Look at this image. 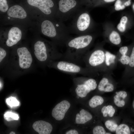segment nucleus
<instances>
[{"mask_svg": "<svg viewBox=\"0 0 134 134\" xmlns=\"http://www.w3.org/2000/svg\"><path fill=\"white\" fill-rule=\"evenodd\" d=\"M122 2L120 0H117L114 6L115 9L116 11L123 10L125 8V5H122Z\"/></svg>", "mask_w": 134, "mask_h": 134, "instance_id": "obj_31", "label": "nucleus"}, {"mask_svg": "<svg viewBox=\"0 0 134 134\" xmlns=\"http://www.w3.org/2000/svg\"><path fill=\"white\" fill-rule=\"evenodd\" d=\"M127 17L126 16L122 17L120 19V23L117 26L118 29L120 32H123L125 30L126 25L128 21Z\"/></svg>", "mask_w": 134, "mask_h": 134, "instance_id": "obj_22", "label": "nucleus"}, {"mask_svg": "<svg viewBox=\"0 0 134 134\" xmlns=\"http://www.w3.org/2000/svg\"><path fill=\"white\" fill-rule=\"evenodd\" d=\"M7 14L10 17L20 19L25 18L27 16L26 12L24 9L17 5L10 7L8 10Z\"/></svg>", "mask_w": 134, "mask_h": 134, "instance_id": "obj_13", "label": "nucleus"}, {"mask_svg": "<svg viewBox=\"0 0 134 134\" xmlns=\"http://www.w3.org/2000/svg\"><path fill=\"white\" fill-rule=\"evenodd\" d=\"M84 81V83L90 87L91 91L95 90L97 87L96 81L94 79L90 78L86 79Z\"/></svg>", "mask_w": 134, "mask_h": 134, "instance_id": "obj_24", "label": "nucleus"}, {"mask_svg": "<svg viewBox=\"0 0 134 134\" xmlns=\"http://www.w3.org/2000/svg\"><path fill=\"white\" fill-rule=\"evenodd\" d=\"M18 63L19 67L23 69L29 68L33 61L32 55L28 49L25 47L18 48L17 50Z\"/></svg>", "mask_w": 134, "mask_h": 134, "instance_id": "obj_9", "label": "nucleus"}, {"mask_svg": "<svg viewBox=\"0 0 134 134\" xmlns=\"http://www.w3.org/2000/svg\"><path fill=\"white\" fill-rule=\"evenodd\" d=\"M128 49V48L127 46H122L119 49V52L121 55H127Z\"/></svg>", "mask_w": 134, "mask_h": 134, "instance_id": "obj_34", "label": "nucleus"}, {"mask_svg": "<svg viewBox=\"0 0 134 134\" xmlns=\"http://www.w3.org/2000/svg\"><path fill=\"white\" fill-rule=\"evenodd\" d=\"M115 0H104L105 2H111L114 1Z\"/></svg>", "mask_w": 134, "mask_h": 134, "instance_id": "obj_38", "label": "nucleus"}, {"mask_svg": "<svg viewBox=\"0 0 134 134\" xmlns=\"http://www.w3.org/2000/svg\"><path fill=\"white\" fill-rule=\"evenodd\" d=\"M33 127L39 134H50L53 129L50 123L43 120L35 122L33 125Z\"/></svg>", "mask_w": 134, "mask_h": 134, "instance_id": "obj_12", "label": "nucleus"}, {"mask_svg": "<svg viewBox=\"0 0 134 134\" xmlns=\"http://www.w3.org/2000/svg\"><path fill=\"white\" fill-rule=\"evenodd\" d=\"M103 101V99L101 97L95 95L93 97L89 100V104L91 107L94 108L101 105Z\"/></svg>", "mask_w": 134, "mask_h": 134, "instance_id": "obj_17", "label": "nucleus"}, {"mask_svg": "<svg viewBox=\"0 0 134 134\" xmlns=\"http://www.w3.org/2000/svg\"><path fill=\"white\" fill-rule=\"evenodd\" d=\"M34 54L40 62L48 66L55 60L62 59L63 54L51 44L41 40L37 41L34 46Z\"/></svg>", "mask_w": 134, "mask_h": 134, "instance_id": "obj_3", "label": "nucleus"}, {"mask_svg": "<svg viewBox=\"0 0 134 134\" xmlns=\"http://www.w3.org/2000/svg\"><path fill=\"white\" fill-rule=\"evenodd\" d=\"M7 104L11 107L18 106L19 105V102L14 97H10L7 99L6 100Z\"/></svg>", "mask_w": 134, "mask_h": 134, "instance_id": "obj_26", "label": "nucleus"}, {"mask_svg": "<svg viewBox=\"0 0 134 134\" xmlns=\"http://www.w3.org/2000/svg\"><path fill=\"white\" fill-rule=\"evenodd\" d=\"M57 8L56 16L63 22L71 18L84 5L83 0H57Z\"/></svg>", "mask_w": 134, "mask_h": 134, "instance_id": "obj_4", "label": "nucleus"}, {"mask_svg": "<svg viewBox=\"0 0 134 134\" xmlns=\"http://www.w3.org/2000/svg\"><path fill=\"white\" fill-rule=\"evenodd\" d=\"M94 36L89 34L70 37L66 42V49L62 59L78 64L82 58L94 39Z\"/></svg>", "mask_w": 134, "mask_h": 134, "instance_id": "obj_1", "label": "nucleus"}, {"mask_svg": "<svg viewBox=\"0 0 134 134\" xmlns=\"http://www.w3.org/2000/svg\"><path fill=\"white\" fill-rule=\"evenodd\" d=\"M94 134H105L106 131L104 128L102 126H98L94 127L93 130Z\"/></svg>", "mask_w": 134, "mask_h": 134, "instance_id": "obj_28", "label": "nucleus"}, {"mask_svg": "<svg viewBox=\"0 0 134 134\" xmlns=\"http://www.w3.org/2000/svg\"><path fill=\"white\" fill-rule=\"evenodd\" d=\"M22 36L21 31L19 28L16 27L11 28L8 33L6 45L10 47L16 44L21 39Z\"/></svg>", "mask_w": 134, "mask_h": 134, "instance_id": "obj_11", "label": "nucleus"}, {"mask_svg": "<svg viewBox=\"0 0 134 134\" xmlns=\"http://www.w3.org/2000/svg\"><path fill=\"white\" fill-rule=\"evenodd\" d=\"M9 134H15V133L14 132H11Z\"/></svg>", "mask_w": 134, "mask_h": 134, "instance_id": "obj_39", "label": "nucleus"}, {"mask_svg": "<svg viewBox=\"0 0 134 134\" xmlns=\"http://www.w3.org/2000/svg\"><path fill=\"white\" fill-rule=\"evenodd\" d=\"M131 130L132 131H134V129H132V128H131Z\"/></svg>", "mask_w": 134, "mask_h": 134, "instance_id": "obj_41", "label": "nucleus"}, {"mask_svg": "<svg viewBox=\"0 0 134 134\" xmlns=\"http://www.w3.org/2000/svg\"><path fill=\"white\" fill-rule=\"evenodd\" d=\"M130 60V57L127 55H121L120 57L119 61L123 65H128Z\"/></svg>", "mask_w": 134, "mask_h": 134, "instance_id": "obj_29", "label": "nucleus"}, {"mask_svg": "<svg viewBox=\"0 0 134 134\" xmlns=\"http://www.w3.org/2000/svg\"><path fill=\"white\" fill-rule=\"evenodd\" d=\"M101 111L104 117H106L108 115L109 117H112L115 113V110L112 106L109 105L103 107Z\"/></svg>", "mask_w": 134, "mask_h": 134, "instance_id": "obj_18", "label": "nucleus"}, {"mask_svg": "<svg viewBox=\"0 0 134 134\" xmlns=\"http://www.w3.org/2000/svg\"><path fill=\"white\" fill-rule=\"evenodd\" d=\"M133 7L134 9V5L133 6Z\"/></svg>", "mask_w": 134, "mask_h": 134, "instance_id": "obj_42", "label": "nucleus"}, {"mask_svg": "<svg viewBox=\"0 0 134 134\" xmlns=\"http://www.w3.org/2000/svg\"><path fill=\"white\" fill-rule=\"evenodd\" d=\"M6 52L5 50L1 47L0 48V62L2 61L6 56Z\"/></svg>", "mask_w": 134, "mask_h": 134, "instance_id": "obj_33", "label": "nucleus"}, {"mask_svg": "<svg viewBox=\"0 0 134 134\" xmlns=\"http://www.w3.org/2000/svg\"><path fill=\"white\" fill-rule=\"evenodd\" d=\"M49 66L67 73L79 74L85 75L97 73L86 67H83L77 64L63 60L54 61Z\"/></svg>", "mask_w": 134, "mask_h": 134, "instance_id": "obj_6", "label": "nucleus"}, {"mask_svg": "<svg viewBox=\"0 0 134 134\" xmlns=\"http://www.w3.org/2000/svg\"><path fill=\"white\" fill-rule=\"evenodd\" d=\"M98 88V90L100 91L111 92L113 91L114 86L112 84L109 82L107 78L104 77L100 82Z\"/></svg>", "mask_w": 134, "mask_h": 134, "instance_id": "obj_15", "label": "nucleus"}, {"mask_svg": "<svg viewBox=\"0 0 134 134\" xmlns=\"http://www.w3.org/2000/svg\"><path fill=\"white\" fill-rule=\"evenodd\" d=\"M92 118V115L90 112L82 109L79 113H77L76 114L75 121L77 124H84L91 120Z\"/></svg>", "mask_w": 134, "mask_h": 134, "instance_id": "obj_14", "label": "nucleus"}, {"mask_svg": "<svg viewBox=\"0 0 134 134\" xmlns=\"http://www.w3.org/2000/svg\"><path fill=\"white\" fill-rule=\"evenodd\" d=\"M116 95L118 97L124 99L127 97V93L124 91H121L117 92Z\"/></svg>", "mask_w": 134, "mask_h": 134, "instance_id": "obj_35", "label": "nucleus"}, {"mask_svg": "<svg viewBox=\"0 0 134 134\" xmlns=\"http://www.w3.org/2000/svg\"><path fill=\"white\" fill-rule=\"evenodd\" d=\"M115 133L116 134H130L131 132L127 125L125 124H121L118 126Z\"/></svg>", "mask_w": 134, "mask_h": 134, "instance_id": "obj_21", "label": "nucleus"}, {"mask_svg": "<svg viewBox=\"0 0 134 134\" xmlns=\"http://www.w3.org/2000/svg\"><path fill=\"white\" fill-rule=\"evenodd\" d=\"M116 56L110 52L107 51L105 52V62L107 67L110 66L114 63L116 59Z\"/></svg>", "mask_w": 134, "mask_h": 134, "instance_id": "obj_20", "label": "nucleus"}, {"mask_svg": "<svg viewBox=\"0 0 134 134\" xmlns=\"http://www.w3.org/2000/svg\"><path fill=\"white\" fill-rule=\"evenodd\" d=\"M131 4V2L129 0L125 2L124 3V5L126 6H127L130 5Z\"/></svg>", "mask_w": 134, "mask_h": 134, "instance_id": "obj_37", "label": "nucleus"}, {"mask_svg": "<svg viewBox=\"0 0 134 134\" xmlns=\"http://www.w3.org/2000/svg\"><path fill=\"white\" fill-rule=\"evenodd\" d=\"M133 106L134 108V100L133 102Z\"/></svg>", "mask_w": 134, "mask_h": 134, "instance_id": "obj_40", "label": "nucleus"}, {"mask_svg": "<svg viewBox=\"0 0 134 134\" xmlns=\"http://www.w3.org/2000/svg\"><path fill=\"white\" fill-rule=\"evenodd\" d=\"M70 106V104L68 101L65 100L62 101L53 109L52 112V116L58 121L63 120Z\"/></svg>", "mask_w": 134, "mask_h": 134, "instance_id": "obj_10", "label": "nucleus"}, {"mask_svg": "<svg viewBox=\"0 0 134 134\" xmlns=\"http://www.w3.org/2000/svg\"><path fill=\"white\" fill-rule=\"evenodd\" d=\"M66 134H78V133L75 130H70L67 131L65 133Z\"/></svg>", "mask_w": 134, "mask_h": 134, "instance_id": "obj_36", "label": "nucleus"}, {"mask_svg": "<svg viewBox=\"0 0 134 134\" xmlns=\"http://www.w3.org/2000/svg\"><path fill=\"white\" fill-rule=\"evenodd\" d=\"M105 52L102 50L96 48L87 52L82 58L87 68L97 73L105 62Z\"/></svg>", "mask_w": 134, "mask_h": 134, "instance_id": "obj_7", "label": "nucleus"}, {"mask_svg": "<svg viewBox=\"0 0 134 134\" xmlns=\"http://www.w3.org/2000/svg\"><path fill=\"white\" fill-rule=\"evenodd\" d=\"M5 119L7 121L18 120L19 118L18 115L11 111L6 112L4 115Z\"/></svg>", "mask_w": 134, "mask_h": 134, "instance_id": "obj_23", "label": "nucleus"}, {"mask_svg": "<svg viewBox=\"0 0 134 134\" xmlns=\"http://www.w3.org/2000/svg\"><path fill=\"white\" fill-rule=\"evenodd\" d=\"M109 40L111 43L114 44L118 45L121 41V39L119 34L116 32L112 31L110 34Z\"/></svg>", "mask_w": 134, "mask_h": 134, "instance_id": "obj_19", "label": "nucleus"}, {"mask_svg": "<svg viewBox=\"0 0 134 134\" xmlns=\"http://www.w3.org/2000/svg\"><path fill=\"white\" fill-rule=\"evenodd\" d=\"M8 8L6 0H0V10L2 12L6 11Z\"/></svg>", "mask_w": 134, "mask_h": 134, "instance_id": "obj_30", "label": "nucleus"}, {"mask_svg": "<svg viewBox=\"0 0 134 134\" xmlns=\"http://www.w3.org/2000/svg\"><path fill=\"white\" fill-rule=\"evenodd\" d=\"M130 60L129 64V66L131 67H134V46L133 48L132 52L130 56Z\"/></svg>", "mask_w": 134, "mask_h": 134, "instance_id": "obj_32", "label": "nucleus"}, {"mask_svg": "<svg viewBox=\"0 0 134 134\" xmlns=\"http://www.w3.org/2000/svg\"><path fill=\"white\" fill-rule=\"evenodd\" d=\"M81 83L77 84L75 89L77 95L82 98L85 97L91 91L90 87L82 81Z\"/></svg>", "mask_w": 134, "mask_h": 134, "instance_id": "obj_16", "label": "nucleus"}, {"mask_svg": "<svg viewBox=\"0 0 134 134\" xmlns=\"http://www.w3.org/2000/svg\"><path fill=\"white\" fill-rule=\"evenodd\" d=\"M29 4L38 8L44 15L56 16L57 8V1L53 0H27Z\"/></svg>", "mask_w": 134, "mask_h": 134, "instance_id": "obj_8", "label": "nucleus"}, {"mask_svg": "<svg viewBox=\"0 0 134 134\" xmlns=\"http://www.w3.org/2000/svg\"><path fill=\"white\" fill-rule=\"evenodd\" d=\"M72 18L71 25L68 27L70 33L77 35L87 34L86 32L91 24V18L89 13L82 8Z\"/></svg>", "mask_w": 134, "mask_h": 134, "instance_id": "obj_5", "label": "nucleus"}, {"mask_svg": "<svg viewBox=\"0 0 134 134\" xmlns=\"http://www.w3.org/2000/svg\"><path fill=\"white\" fill-rule=\"evenodd\" d=\"M105 125L106 128L111 132H115L118 126L114 122L110 120L106 121Z\"/></svg>", "mask_w": 134, "mask_h": 134, "instance_id": "obj_25", "label": "nucleus"}, {"mask_svg": "<svg viewBox=\"0 0 134 134\" xmlns=\"http://www.w3.org/2000/svg\"><path fill=\"white\" fill-rule=\"evenodd\" d=\"M122 98L117 96L116 95L114 97V102L117 106L119 107H123L125 105V102Z\"/></svg>", "mask_w": 134, "mask_h": 134, "instance_id": "obj_27", "label": "nucleus"}, {"mask_svg": "<svg viewBox=\"0 0 134 134\" xmlns=\"http://www.w3.org/2000/svg\"><path fill=\"white\" fill-rule=\"evenodd\" d=\"M41 30L43 35L52 39L56 44L61 46L65 45L71 37L68 27L63 22L58 19L55 22L48 19L44 20L41 24Z\"/></svg>", "mask_w": 134, "mask_h": 134, "instance_id": "obj_2", "label": "nucleus"}]
</instances>
